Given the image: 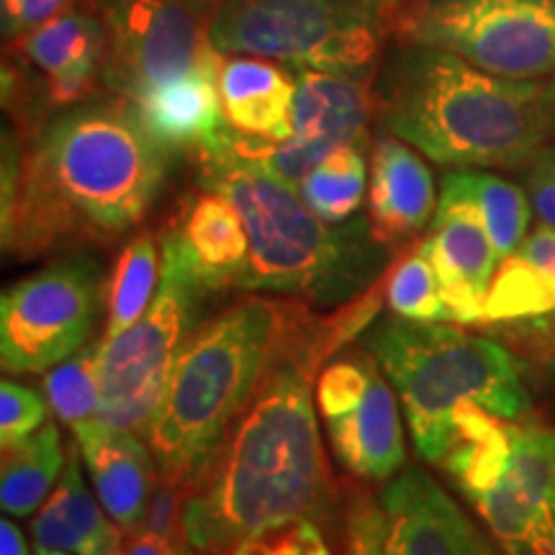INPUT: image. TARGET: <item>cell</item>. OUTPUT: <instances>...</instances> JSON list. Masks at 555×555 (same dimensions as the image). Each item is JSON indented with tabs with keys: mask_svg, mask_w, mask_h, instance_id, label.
Instances as JSON below:
<instances>
[{
	"mask_svg": "<svg viewBox=\"0 0 555 555\" xmlns=\"http://www.w3.org/2000/svg\"><path fill=\"white\" fill-rule=\"evenodd\" d=\"M440 196L466 201L476 208L494 242L499 260L509 258L525 242L532 217L530 196L502 176L486 170H453L442 178Z\"/></svg>",
	"mask_w": 555,
	"mask_h": 555,
	"instance_id": "484cf974",
	"label": "cell"
},
{
	"mask_svg": "<svg viewBox=\"0 0 555 555\" xmlns=\"http://www.w3.org/2000/svg\"><path fill=\"white\" fill-rule=\"evenodd\" d=\"M0 555H29L24 535H21V530L11 519L0 522Z\"/></svg>",
	"mask_w": 555,
	"mask_h": 555,
	"instance_id": "74e56055",
	"label": "cell"
},
{
	"mask_svg": "<svg viewBox=\"0 0 555 555\" xmlns=\"http://www.w3.org/2000/svg\"><path fill=\"white\" fill-rule=\"evenodd\" d=\"M221 62L224 54L208 44L191 73L152 88L147 95L131 103L139 124L170 155H204L229 127L219 93Z\"/></svg>",
	"mask_w": 555,
	"mask_h": 555,
	"instance_id": "2e32d148",
	"label": "cell"
},
{
	"mask_svg": "<svg viewBox=\"0 0 555 555\" xmlns=\"http://www.w3.org/2000/svg\"><path fill=\"white\" fill-rule=\"evenodd\" d=\"M31 535L39 547L69 555H124V530L108 517L99 496L90 494L82 478L78 442L69 440L67 466L34 517Z\"/></svg>",
	"mask_w": 555,
	"mask_h": 555,
	"instance_id": "ffe728a7",
	"label": "cell"
},
{
	"mask_svg": "<svg viewBox=\"0 0 555 555\" xmlns=\"http://www.w3.org/2000/svg\"><path fill=\"white\" fill-rule=\"evenodd\" d=\"M168 170L170 152L121 99L62 108L26 147L5 134L3 253L26 260L121 237L155 206Z\"/></svg>",
	"mask_w": 555,
	"mask_h": 555,
	"instance_id": "7a4b0ae2",
	"label": "cell"
},
{
	"mask_svg": "<svg viewBox=\"0 0 555 555\" xmlns=\"http://www.w3.org/2000/svg\"><path fill=\"white\" fill-rule=\"evenodd\" d=\"M380 373L363 347L330 360L317 380V409L332 450L352 476L365 481H391L406 457L397 397Z\"/></svg>",
	"mask_w": 555,
	"mask_h": 555,
	"instance_id": "7c38bea8",
	"label": "cell"
},
{
	"mask_svg": "<svg viewBox=\"0 0 555 555\" xmlns=\"http://www.w3.org/2000/svg\"><path fill=\"white\" fill-rule=\"evenodd\" d=\"M189 543H170V540L155 535V532L139 527L127 545L124 555H180V551Z\"/></svg>",
	"mask_w": 555,
	"mask_h": 555,
	"instance_id": "8d00e7d4",
	"label": "cell"
},
{
	"mask_svg": "<svg viewBox=\"0 0 555 555\" xmlns=\"http://www.w3.org/2000/svg\"><path fill=\"white\" fill-rule=\"evenodd\" d=\"M106 273L99 258L78 249L21 278L0 298V363L5 373L52 371L78 356L93 335Z\"/></svg>",
	"mask_w": 555,
	"mask_h": 555,
	"instance_id": "30bf717a",
	"label": "cell"
},
{
	"mask_svg": "<svg viewBox=\"0 0 555 555\" xmlns=\"http://www.w3.org/2000/svg\"><path fill=\"white\" fill-rule=\"evenodd\" d=\"M103 26L101 80L137 103L198 65L214 13L198 0H93Z\"/></svg>",
	"mask_w": 555,
	"mask_h": 555,
	"instance_id": "8fae6325",
	"label": "cell"
},
{
	"mask_svg": "<svg viewBox=\"0 0 555 555\" xmlns=\"http://www.w3.org/2000/svg\"><path fill=\"white\" fill-rule=\"evenodd\" d=\"M555 324V227H538L499 262L483 304V324Z\"/></svg>",
	"mask_w": 555,
	"mask_h": 555,
	"instance_id": "cb8c5ba5",
	"label": "cell"
},
{
	"mask_svg": "<svg viewBox=\"0 0 555 555\" xmlns=\"http://www.w3.org/2000/svg\"><path fill=\"white\" fill-rule=\"evenodd\" d=\"M198 3H201V5H204V9H208V11H211V13H214V11H217V5L221 3V0H198Z\"/></svg>",
	"mask_w": 555,
	"mask_h": 555,
	"instance_id": "60d3db41",
	"label": "cell"
},
{
	"mask_svg": "<svg viewBox=\"0 0 555 555\" xmlns=\"http://www.w3.org/2000/svg\"><path fill=\"white\" fill-rule=\"evenodd\" d=\"M294 304L245 298L193 332L152 416L159 481L191 491L273 360Z\"/></svg>",
	"mask_w": 555,
	"mask_h": 555,
	"instance_id": "5b68a950",
	"label": "cell"
},
{
	"mask_svg": "<svg viewBox=\"0 0 555 555\" xmlns=\"http://www.w3.org/2000/svg\"><path fill=\"white\" fill-rule=\"evenodd\" d=\"M159 273H163V247L152 232L137 234L121 249L114 266L106 301V330L101 339H114L147 314L150 304L155 301Z\"/></svg>",
	"mask_w": 555,
	"mask_h": 555,
	"instance_id": "4316f807",
	"label": "cell"
},
{
	"mask_svg": "<svg viewBox=\"0 0 555 555\" xmlns=\"http://www.w3.org/2000/svg\"><path fill=\"white\" fill-rule=\"evenodd\" d=\"M93 0H0V31L5 41H16L62 13L90 5Z\"/></svg>",
	"mask_w": 555,
	"mask_h": 555,
	"instance_id": "836d02e7",
	"label": "cell"
},
{
	"mask_svg": "<svg viewBox=\"0 0 555 555\" xmlns=\"http://www.w3.org/2000/svg\"><path fill=\"white\" fill-rule=\"evenodd\" d=\"M373 314L376 307L322 319L294 304L266 376L185 496L183 532L193 551L229 555L273 527L327 522L335 499L317 425L319 367Z\"/></svg>",
	"mask_w": 555,
	"mask_h": 555,
	"instance_id": "6da1fadb",
	"label": "cell"
},
{
	"mask_svg": "<svg viewBox=\"0 0 555 555\" xmlns=\"http://www.w3.org/2000/svg\"><path fill=\"white\" fill-rule=\"evenodd\" d=\"M509 446L502 478L470 504L509 555H555V429L509 422Z\"/></svg>",
	"mask_w": 555,
	"mask_h": 555,
	"instance_id": "4fadbf2b",
	"label": "cell"
},
{
	"mask_svg": "<svg viewBox=\"0 0 555 555\" xmlns=\"http://www.w3.org/2000/svg\"><path fill=\"white\" fill-rule=\"evenodd\" d=\"M393 39L499 78L538 80L555 73V0H406Z\"/></svg>",
	"mask_w": 555,
	"mask_h": 555,
	"instance_id": "9c48e42d",
	"label": "cell"
},
{
	"mask_svg": "<svg viewBox=\"0 0 555 555\" xmlns=\"http://www.w3.org/2000/svg\"><path fill=\"white\" fill-rule=\"evenodd\" d=\"M208 294L237 288L249 260V237L237 206L217 191L196 193L172 221Z\"/></svg>",
	"mask_w": 555,
	"mask_h": 555,
	"instance_id": "603a6c76",
	"label": "cell"
},
{
	"mask_svg": "<svg viewBox=\"0 0 555 555\" xmlns=\"http://www.w3.org/2000/svg\"><path fill=\"white\" fill-rule=\"evenodd\" d=\"M547 99H551V108H553V119H555V73L551 86H547Z\"/></svg>",
	"mask_w": 555,
	"mask_h": 555,
	"instance_id": "f35d334b",
	"label": "cell"
},
{
	"mask_svg": "<svg viewBox=\"0 0 555 555\" xmlns=\"http://www.w3.org/2000/svg\"><path fill=\"white\" fill-rule=\"evenodd\" d=\"M386 517L380 502L356 494L345 515V555H386Z\"/></svg>",
	"mask_w": 555,
	"mask_h": 555,
	"instance_id": "d6a6232c",
	"label": "cell"
},
{
	"mask_svg": "<svg viewBox=\"0 0 555 555\" xmlns=\"http://www.w3.org/2000/svg\"><path fill=\"white\" fill-rule=\"evenodd\" d=\"M229 555H332V551L317 522L298 519L245 540Z\"/></svg>",
	"mask_w": 555,
	"mask_h": 555,
	"instance_id": "1f68e13d",
	"label": "cell"
},
{
	"mask_svg": "<svg viewBox=\"0 0 555 555\" xmlns=\"http://www.w3.org/2000/svg\"><path fill=\"white\" fill-rule=\"evenodd\" d=\"M13 50L47 78V101L69 108L90 101L101 80L103 26L93 5H80L13 41Z\"/></svg>",
	"mask_w": 555,
	"mask_h": 555,
	"instance_id": "d6986e66",
	"label": "cell"
},
{
	"mask_svg": "<svg viewBox=\"0 0 555 555\" xmlns=\"http://www.w3.org/2000/svg\"><path fill=\"white\" fill-rule=\"evenodd\" d=\"M159 247L163 273L147 314L124 335L99 343L101 420L139 437L147 435L208 294L176 224L165 229Z\"/></svg>",
	"mask_w": 555,
	"mask_h": 555,
	"instance_id": "ba28073f",
	"label": "cell"
},
{
	"mask_svg": "<svg viewBox=\"0 0 555 555\" xmlns=\"http://www.w3.org/2000/svg\"><path fill=\"white\" fill-rule=\"evenodd\" d=\"M219 93L232 129L270 142H286L294 137L296 75L281 62L224 57Z\"/></svg>",
	"mask_w": 555,
	"mask_h": 555,
	"instance_id": "7402d4cb",
	"label": "cell"
},
{
	"mask_svg": "<svg viewBox=\"0 0 555 555\" xmlns=\"http://www.w3.org/2000/svg\"><path fill=\"white\" fill-rule=\"evenodd\" d=\"M388 311L412 322H453L440 296L433 262L420 242L386 273Z\"/></svg>",
	"mask_w": 555,
	"mask_h": 555,
	"instance_id": "f546056e",
	"label": "cell"
},
{
	"mask_svg": "<svg viewBox=\"0 0 555 555\" xmlns=\"http://www.w3.org/2000/svg\"><path fill=\"white\" fill-rule=\"evenodd\" d=\"M189 491L178 489L168 481H159L155 494H152L147 519H144V530L155 532V535L170 540V543H185L183 532V509Z\"/></svg>",
	"mask_w": 555,
	"mask_h": 555,
	"instance_id": "e575fe53",
	"label": "cell"
},
{
	"mask_svg": "<svg viewBox=\"0 0 555 555\" xmlns=\"http://www.w3.org/2000/svg\"><path fill=\"white\" fill-rule=\"evenodd\" d=\"M406 0H221L208 44L224 57L376 78Z\"/></svg>",
	"mask_w": 555,
	"mask_h": 555,
	"instance_id": "52a82bcc",
	"label": "cell"
},
{
	"mask_svg": "<svg viewBox=\"0 0 555 555\" xmlns=\"http://www.w3.org/2000/svg\"><path fill=\"white\" fill-rule=\"evenodd\" d=\"M67 466V450L62 448L60 429L54 422L3 448L0 463V506L11 517L37 515L47 496L57 486Z\"/></svg>",
	"mask_w": 555,
	"mask_h": 555,
	"instance_id": "d4e9b609",
	"label": "cell"
},
{
	"mask_svg": "<svg viewBox=\"0 0 555 555\" xmlns=\"http://www.w3.org/2000/svg\"><path fill=\"white\" fill-rule=\"evenodd\" d=\"M294 69V67H291ZM294 137L327 147H365L373 121V80L358 75L294 69Z\"/></svg>",
	"mask_w": 555,
	"mask_h": 555,
	"instance_id": "44dd1931",
	"label": "cell"
},
{
	"mask_svg": "<svg viewBox=\"0 0 555 555\" xmlns=\"http://www.w3.org/2000/svg\"><path fill=\"white\" fill-rule=\"evenodd\" d=\"M422 249L433 262L440 296L455 324H483V304L499 268V253L474 206L466 201H437Z\"/></svg>",
	"mask_w": 555,
	"mask_h": 555,
	"instance_id": "9a60e30c",
	"label": "cell"
},
{
	"mask_svg": "<svg viewBox=\"0 0 555 555\" xmlns=\"http://www.w3.org/2000/svg\"><path fill=\"white\" fill-rule=\"evenodd\" d=\"M47 399L34 388L3 378L0 384V446L11 448L47 425Z\"/></svg>",
	"mask_w": 555,
	"mask_h": 555,
	"instance_id": "4dcf8cb0",
	"label": "cell"
},
{
	"mask_svg": "<svg viewBox=\"0 0 555 555\" xmlns=\"http://www.w3.org/2000/svg\"><path fill=\"white\" fill-rule=\"evenodd\" d=\"M47 401L52 412L69 429L86 425L101 416V380H99V343L82 347L78 356L52 367L44 378Z\"/></svg>",
	"mask_w": 555,
	"mask_h": 555,
	"instance_id": "f1b7e54d",
	"label": "cell"
},
{
	"mask_svg": "<svg viewBox=\"0 0 555 555\" xmlns=\"http://www.w3.org/2000/svg\"><path fill=\"white\" fill-rule=\"evenodd\" d=\"M360 345L397 388L416 453L435 466L453 446L463 409L478 406L504 422L530 412L522 363L489 337L386 314L360 332Z\"/></svg>",
	"mask_w": 555,
	"mask_h": 555,
	"instance_id": "8992f818",
	"label": "cell"
},
{
	"mask_svg": "<svg viewBox=\"0 0 555 555\" xmlns=\"http://www.w3.org/2000/svg\"><path fill=\"white\" fill-rule=\"evenodd\" d=\"M37 555H69L65 551H52V547H39L37 545Z\"/></svg>",
	"mask_w": 555,
	"mask_h": 555,
	"instance_id": "ab89813d",
	"label": "cell"
},
{
	"mask_svg": "<svg viewBox=\"0 0 555 555\" xmlns=\"http://www.w3.org/2000/svg\"><path fill=\"white\" fill-rule=\"evenodd\" d=\"M73 435L103 509L121 530H139L159 481L147 440L106 425L101 416L75 427Z\"/></svg>",
	"mask_w": 555,
	"mask_h": 555,
	"instance_id": "e0dca14e",
	"label": "cell"
},
{
	"mask_svg": "<svg viewBox=\"0 0 555 555\" xmlns=\"http://www.w3.org/2000/svg\"><path fill=\"white\" fill-rule=\"evenodd\" d=\"M386 555H494L440 483L406 466L380 491Z\"/></svg>",
	"mask_w": 555,
	"mask_h": 555,
	"instance_id": "5bb4252c",
	"label": "cell"
},
{
	"mask_svg": "<svg viewBox=\"0 0 555 555\" xmlns=\"http://www.w3.org/2000/svg\"><path fill=\"white\" fill-rule=\"evenodd\" d=\"M367 185V163L363 147H337L298 185V193L319 219L330 224L356 219L358 208L363 206Z\"/></svg>",
	"mask_w": 555,
	"mask_h": 555,
	"instance_id": "83f0119b",
	"label": "cell"
},
{
	"mask_svg": "<svg viewBox=\"0 0 555 555\" xmlns=\"http://www.w3.org/2000/svg\"><path fill=\"white\" fill-rule=\"evenodd\" d=\"M201 189L227 196L245 221L249 260L242 291L301 298L322 309L345 307L376 286L393 260L371 219L330 224L294 185L224 150L201 155Z\"/></svg>",
	"mask_w": 555,
	"mask_h": 555,
	"instance_id": "277c9868",
	"label": "cell"
},
{
	"mask_svg": "<svg viewBox=\"0 0 555 555\" xmlns=\"http://www.w3.org/2000/svg\"><path fill=\"white\" fill-rule=\"evenodd\" d=\"M367 208L376 237L388 247L416 237L437 211L435 180L412 144L380 129L371 144Z\"/></svg>",
	"mask_w": 555,
	"mask_h": 555,
	"instance_id": "ac0fdd59",
	"label": "cell"
},
{
	"mask_svg": "<svg viewBox=\"0 0 555 555\" xmlns=\"http://www.w3.org/2000/svg\"><path fill=\"white\" fill-rule=\"evenodd\" d=\"M527 196L532 211L547 227H555V147H545L527 170Z\"/></svg>",
	"mask_w": 555,
	"mask_h": 555,
	"instance_id": "d590c367",
	"label": "cell"
},
{
	"mask_svg": "<svg viewBox=\"0 0 555 555\" xmlns=\"http://www.w3.org/2000/svg\"><path fill=\"white\" fill-rule=\"evenodd\" d=\"M373 121L457 170L530 168L555 131L543 82L499 78L414 44H397L380 62Z\"/></svg>",
	"mask_w": 555,
	"mask_h": 555,
	"instance_id": "3957f363",
	"label": "cell"
}]
</instances>
